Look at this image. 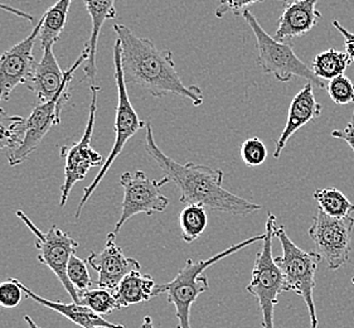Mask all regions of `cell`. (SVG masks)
I'll return each mask as SVG.
<instances>
[{
	"instance_id": "obj_19",
	"label": "cell",
	"mask_w": 354,
	"mask_h": 328,
	"mask_svg": "<svg viewBox=\"0 0 354 328\" xmlns=\"http://www.w3.org/2000/svg\"><path fill=\"white\" fill-rule=\"evenodd\" d=\"M86 9L91 17V36L86 46L88 47L90 56L86 61L84 72L86 79L90 81L91 85H95L96 75H97V66H96V52H97V42H99L100 32L104 27L105 21L116 18V0H84Z\"/></svg>"
},
{
	"instance_id": "obj_7",
	"label": "cell",
	"mask_w": 354,
	"mask_h": 328,
	"mask_svg": "<svg viewBox=\"0 0 354 328\" xmlns=\"http://www.w3.org/2000/svg\"><path fill=\"white\" fill-rule=\"evenodd\" d=\"M277 216L269 212L266 220L265 239L257 253L252 277L248 291L259 303L261 311L262 328H274V309L279 303V295L283 293V273L272 257V240H274V221Z\"/></svg>"
},
{
	"instance_id": "obj_17",
	"label": "cell",
	"mask_w": 354,
	"mask_h": 328,
	"mask_svg": "<svg viewBox=\"0 0 354 328\" xmlns=\"http://www.w3.org/2000/svg\"><path fill=\"white\" fill-rule=\"evenodd\" d=\"M67 80V71L62 72L57 61L53 46L43 47V56L37 62L36 70L29 82L30 91L36 95L37 102H46L53 99L62 89Z\"/></svg>"
},
{
	"instance_id": "obj_29",
	"label": "cell",
	"mask_w": 354,
	"mask_h": 328,
	"mask_svg": "<svg viewBox=\"0 0 354 328\" xmlns=\"http://www.w3.org/2000/svg\"><path fill=\"white\" fill-rule=\"evenodd\" d=\"M240 156L248 167H259L266 162L268 148L260 138L252 136L241 144Z\"/></svg>"
},
{
	"instance_id": "obj_37",
	"label": "cell",
	"mask_w": 354,
	"mask_h": 328,
	"mask_svg": "<svg viewBox=\"0 0 354 328\" xmlns=\"http://www.w3.org/2000/svg\"><path fill=\"white\" fill-rule=\"evenodd\" d=\"M351 282H352V284H353V286H354V277H353V278H352V280H351Z\"/></svg>"
},
{
	"instance_id": "obj_10",
	"label": "cell",
	"mask_w": 354,
	"mask_h": 328,
	"mask_svg": "<svg viewBox=\"0 0 354 328\" xmlns=\"http://www.w3.org/2000/svg\"><path fill=\"white\" fill-rule=\"evenodd\" d=\"M91 90V104L88 120L86 125L85 133L80 142L72 145L61 147L59 154L64 159V182L61 185V201L59 206L64 207L67 203L68 196L73 185L85 179L88 171L93 167L104 164V157L91 147L93 140L96 111H97V99H99L100 86L90 85Z\"/></svg>"
},
{
	"instance_id": "obj_34",
	"label": "cell",
	"mask_w": 354,
	"mask_h": 328,
	"mask_svg": "<svg viewBox=\"0 0 354 328\" xmlns=\"http://www.w3.org/2000/svg\"><path fill=\"white\" fill-rule=\"evenodd\" d=\"M0 9H1V10H4V12H8V13H12V15H17V17H21V18L26 19V21H35L33 15H28V13H26V12H21V10H19V9L10 7V6H7V4H3V3H0Z\"/></svg>"
},
{
	"instance_id": "obj_32",
	"label": "cell",
	"mask_w": 354,
	"mask_h": 328,
	"mask_svg": "<svg viewBox=\"0 0 354 328\" xmlns=\"http://www.w3.org/2000/svg\"><path fill=\"white\" fill-rule=\"evenodd\" d=\"M333 27L344 38V51L351 58V61L354 62V33L349 32L347 28H344L338 21H333Z\"/></svg>"
},
{
	"instance_id": "obj_6",
	"label": "cell",
	"mask_w": 354,
	"mask_h": 328,
	"mask_svg": "<svg viewBox=\"0 0 354 328\" xmlns=\"http://www.w3.org/2000/svg\"><path fill=\"white\" fill-rule=\"evenodd\" d=\"M113 64H115V81L118 87V107H116L115 124H113L115 142H113L111 152L109 153V157L101 165L99 173L96 174V177L93 179L90 185H87L84 190V194L76 210V216H75L76 220L80 219L82 208L85 207L87 201L90 200L93 193L96 191L101 181L105 179L107 172L111 168L115 159L120 156L129 139L133 138L140 129L147 125V122H142V119L138 116V113L135 111L134 107L131 105V101L129 99L127 80H125L122 64H121V44L119 39H116L113 46Z\"/></svg>"
},
{
	"instance_id": "obj_38",
	"label": "cell",
	"mask_w": 354,
	"mask_h": 328,
	"mask_svg": "<svg viewBox=\"0 0 354 328\" xmlns=\"http://www.w3.org/2000/svg\"><path fill=\"white\" fill-rule=\"evenodd\" d=\"M283 1H286V0H283Z\"/></svg>"
},
{
	"instance_id": "obj_20",
	"label": "cell",
	"mask_w": 354,
	"mask_h": 328,
	"mask_svg": "<svg viewBox=\"0 0 354 328\" xmlns=\"http://www.w3.org/2000/svg\"><path fill=\"white\" fill-rule=\"evenodd\" d=\"M156 283L151 275L140 271L129 273L120 284L113 291L119 309L148 302L156 297Z\"/></svg>"
},
{
	"instance_id": "obj_36",
	"label": "cell",
	"mask_w": 354,
	"mask_h": 328,
	"mask_svg": "<svg viewBox=\"0 0 354 328\" xmlns=\"http://www.w3.org/2000/svg\"><path fill=\"white\" fill-rule=\"evenodd\" d=\"M24 321H26V323L28 325L29 328H42L39 327V326L37 325L36 322H35V320H33L30 316H24Z\"/></svg>"
},
{
	"instance_id": "obj_33",
	"label": "cell",
	"mask_w": 354,
	"mask_h": 328,
	"mask_svg": "<svg viewBox=\"0 0 354 328\" xmlns=\"http://www.w3.org/2000/svg\"><path fill=\"white\" fill-rule=\"evenodd\" d=\"M332 136L335 139H340V140L346 142L351 147V149L354 152V111L347 127L342 130H333Z\"/></svg>"
},
{
	"instance_id": "obj_35",
	"label": "cell",
	"mask_w": 354,
	"mask_h": 328,
	"mask_svg": "<svg viewBox=\"0 0 354 328\" xmlns=\"http://www.w3.org/2000/svg\"><path fill=\"white\" fill-rule=\"evenodd\" d=\"M142 328H154V323L150 316H145L142 318Z\"/></svg>"
},
{
	"instance_id": "obj_12",
	"label": "cell",
	"mask_w": 354,
	"mask_h": 328,
	"mask_svg": "<svg viewBox=\"0 0 354 328\" xmlns=\"http://www.w3.org/2000/svg\"><path fill=\"white\" fill-rule=\"evenodd\" d=\"M353 228L354 219L352 216L335 219L324 214L319 208L313 216L309 236L329 271H339L349 262Z\"/></svg>"
},
{
	"instance_id": "obj_3",
	"label": "cell",
	"mask_w": 354,
	"mask_h": 328,
	"mask_svg": "<svg viewBox=\"0 0 354 328\" xmlns=\"http://www.w3.org/2000/svg\"><path fill=\"white\" fill-rule=\"evenodd\" d=\"M265 236H266L265 233L260 235L252 236L248 240L232 245L228 249L223 250L205 260L194 262L192 259H188L185 262V266L178 271L176 278L171 282L165 284H156V297L160 294H167L168 303L176 307V316L179 321L177 328H191L192 304L197 300L202 293L207 292L209 289L208 277L203 274L205 271L213 264L218 263L222 259L230 257L252 244L261 243Z\"/></svg>"
},
{
	"instance_id": "obj_31",
	"label": "cell",
	"mask_w": 354,
	"mask_h": 328,
	"mask_svg": "<svg viewBox=\"0 0 354 328\" xmlns=\"http://www.w3.org/2000/svg\"><path fill=\"white\" fill-rule=\"evenodd\" d=\"M262 1L265 0H221L218 7L214 10V15L217 18H223L227 15H242L250 6Z\"/></svg>"
},
{
	"instance_id": "obj_28",
	"label": "cell",
	"mask_w": 354,
	"mask_h": 328,
	"mask_svg": "<svg viewBox=\"0 0 354 328\" xmlns=\"http://www.w3.org/2000/svg\"><path fill=\"white\" fill-rule=\"evenodd\" d=\"M67 277L77 292H84L86 289L93 288V282L87 269V263L86 260H81L76 257V254L70 257L67 265Z\"/></svg>"
},
{
	"instance_id": "obj_4",
	"label": "cell",
	"mask_w": 354,
	"mask_h": 328,
	"mask_svg": "<svg viewBox=\"0 0 354 328\" xmlns=\"http://www.w3.org/2000/svg\"><path fill=\"white\" fill-rule=\"evenodd\" d=\"M274 235L279 239L283 255L275 257V262L283 273V293L294 292L304 300L310 328H318L317 308L314 303L315 274L323 260L318 251H305L291 240L283 225L274 221Z\"/></svg>"
},
{
	"instance_id": "obj_18",
	"label": "cell",
	"mask_w": 354,
	"mask_h": 328,
	"mask_svg": "<svg viewBox=\"0 0 354 328\" xmlns=\"http://www.w3.org/2000/svg\"><path fill=\"white\" fill-rule=\"evenodd\" d=\"M23 292L26 294L27 298L35 300L38 304L43 307L48 308L55 311L57 313L66 317L68 321L77 325L82 328H125L121 323H113L105 320L102 316L95 313L93 309L86 307L81 303H64V302H53V300H46L37 293L30 291L28 286H24L21 282H19Z\"/></svg>"
},
{
	"instance_id": "obj_13",
	"label": "cell",
	"mask_w": 354,
	"mask_h": 328,
	"mask_svg": "<svg viewBox=\"0 0 354 328\" xmlns=\"http://www.w3.org/2000/svg\"><path fill=\"white\" fill-rule=\"evenodd\" d=\"M42 28V17L32 33L0 55V102L8 101L18 85L28 86L36 70L33 48Z\"/></svg>"
},
{
	"instance_id": "obj_25",
	"label": "cell",
	"mask_w": 354,
	"mask_h": 328,
	"mask_svg": "<svg viewBox=\"0 0 354 328\" xmlns=\"http://www.w3.org/2000/svg\"><path fill=\"white\" fill-rule=\"evenodd\" d=\"M208 225L207 208L202 205H185L179 214V228L182 231V240L185 243H194L205 233Z\"/></svg>"
},
{
	"instance_id": "obj_5",
	"label": "cell",
	"mask_w": 354,
	"mask_h": 328,
	"mask_svg": "<svg viewBox=\"0 0 354 328\" xmlns=\"http://www.w3.org/2000/svg\"><path fill=\"white\" fill-rule=\"evenodd\" d=\"M242 17L254 32L259 51L257 64L262 71L272 75L280 82H289L292 78H301L319 89H326L323 80L314 75L312 67L297 56L292 44L277 41L275 37L270 36L262 28L255 15L248 12V9L242 13Z\"/></svg>"
},
{
	"instance_id": "obj_27",
	"label": "cell",
	"mask_w": 354,
	"mask_h": 328,
	"mask_svg": "<svg viewBox=\"0 0 354 328\" xmlns=\"http://www.w3.org/2000/svg\"><path fill=\"white\" fill-rule=\"evenodd\" d=\"M326 91L337 105L354 104L353 81L346 75H340L338 78L330 80L326 86Z\"/></svg>"
},
{
	"instance_id": "obj_9",
	"label": "cell",
	"mask_w": 354,
	"mask_h": 328,
	"mask_svg": "<svg viewBox=\"0 0 354 328\" xmlns=\"http://www.w3.org/2000/svg\"><path fill=\"white\" fill-rule=\"evenodd\" d=\"M15 214L17 217L21 219L24 225L30 230V233H33V235L36 236L38 262L48 266L50 271L55 273L57 279L66 289V292L68 293L72 300L78 303V292L67 277V265L70 262V257L77 251V242L56 225L50 226L47 233H43L21 210H18Z\"/></svg>"
},
{
	"instance_id": "obj_23",
	"label": "cell",
	"mask_w": 354,
	"mask_h": 328,
	"mask_svg": "<svg viewBox=\"0 0 354 328\" xmlns=\"http://www.w3.org/2000/svg\"><path fill=\"white\" fill-rule=\"evenodd\" d=\"M26 130V119L19 115H8L0 107V153L12 154L19 148Z\"/></svg>"
},
{
	"instance_id": "obj_1",
	"label": "cell",
	"mask_w": 354,
	"mask_h": 328,
	"mask_svg": "<svg viewBox=\"0 0 354 328\" xmlns=\"http://www.w3.org/2000/svg\"><path fill=\"white\" fill-rule=\"evenodd\" d=\"M113 30L120 41L127 84L138 86L154 98L173 93L192 101L194 107L203 104L205 95L198 86L185 85L178 75L171 51L158 50L151 39L136 36L121 23H115Z\"/></svg>"
},
{
	"instance_id": "obj_14",
	"label": "cell",
	"mask_w": 354,
	"mask_h": 328,
	"mask_svg": "<svg viewBox=\"0 0 354 328\" xmlns=\"http://www.w3.org/2000/svg\"><path fill=\"white\" fill-rule=\"evenodd\" d=\"M86 263L97 273V280L93 284L110 291H115L129 273L142 271L138 260L125 257L116 244V234L113 233L107 235L105 248L100 253L93 251L86 259Z\"/></svg>"
},
{
	"instance_id": "obj_15",
	"label": "cell",
	"mask_w": 354,
	"mask_h": 328,
	"mask_svg": "<svg viewBox=\"0 0 354 328\" xmlns=\"http://www.w3.org/2000/svg\"><path fill=\"white\" fill-rule=\"evenodd\" d=\"M313 86L314 85L310 82H306L304 87L294 96V99L291 101L286 125L275 144L274 157L277 159L280 158L289 139L298 131L299 129L303 128L304 125L312 122L314 119H317L322 115L323 105L319 104L315 99Z\"/></svg>"
},
{
	"instance_id": "obj_16",
	"label": "cell",
	"mask_w": 354,
	"mask_h": 328,
	"mask_svg": "<svg viewBox=\"0 0 354 328\" xmlns=\"http://www.w3.org/2000/svg\"><path fill=\"white\" fill-rule=\"evenodd\" d=\"M318 3L319 0H294L286 4L279 18L277 41H290L309 33L323 18L317 8Z\"/></svg>"
},
{
	"instance_id": "obj_24",
	"label": "cell",
	"mask_w": 354,
	"mask_h": 328,
	"mask_svg": "<svg viewBox=\"0 0 354 328\" xmlns=\"http://www.w3.org/2000/svg\"><path fill=\"white\" fill-rule=\"evenodd\" d=\"M313 197L318 203L319 210L335 219L348 217L354 211V205L347 196L334 187L319 188L314 191Z\"/></svg>"
},
{
	"instance_id": "obj_11",
	"label": "cell",
	"mask_w": 354,
	"mask_h": 328,
	"mask_svg": "<svg viewBox=\"0 0 354 328\" xmlns=\"http://www.w3.org/2000/svg\"><path fill=\"white\" fill-rule=\"evenodd\" d=\"M167 176L156 181L150 179L145 172H125L120 176V185L124 188V201L120 219L116 222L113 234L135 215H153L163 212L169 206V199L162 193V187L169 183Z\"/></svg>"
},
{
	"instance_id": "obj_30",
	"label": "cell",
	"mask_w": 354,
	"mask_h": 328,
	"mask_svg": "<svg viewBox=\"0 0 354 328\" xmlns=\"http://www.w3.org/2000/svg\"><path fill=\"white\" fill-rule=\"evenodd\" d=\"M23 289L19 280L8 279L0 283V307L12 309L18 307L23 300Z\"/></svg>"
},
{
	"instance_id": "obj_21",
	"label": "cell",
	"mask_w": 354,
	"mask_h": 328,
	"mask_svg": "<svg viewBox=\"0 0 354 328\" xmlns=\"http://www.w3.org/2000/svg\"><path fill=\"white\" fill-rule=\"evenodd\" d=\"M73 0H58L42 15V28L39 33L42 47L55 46L59 41V36L64 32L67 23L68 10Z\"/></svg>"
},
{
	"instance_id": "obj_8",
	"label": "cell",
	"mask_w": 354,
	"mask_h": 328,
	"mask_svg": "<svg viewBox=\"0 0 354 328\" xmlns=\"http://www.w3.org/2000/svg\"><path fill=\"white\" fill-rule=\"evenodd\" d=\"M88 56H90L88 47L85 44L84 52L78 56L75 64L67 70V80L56 96L46 102H37L32 114L28 119H26V130H24L23 142L18 149H15L7 157L8 162L12 167L23 163L39 147L44 136L50 133V129L61 122L62 107L70 99L68 85L75 76V72L77 71L81 64H86Z\"/></svg>"
},
{
	"instance_id": "obj_26",
	"label": "cell",
	"mask_w": 354,
	"mask_h": 328,
	"mask_svg": "<svg viewBox=\"0 0 354 328\" xmlns=\"http://www.w3.org/2000/svg\"><path fill=\"white\" fill-rule=\"evenodd\" d=\"M78 303L93 309L100 316L111 313L115 309H119L113 291L106 288H90L84 292H78Z\"/></svg>"
},
{
	"instance_id": "obj_22",
	"label": "cell",
	"mask_w": 354,
	"mask_h": 328,
	"mask_svg": "<svg viewBox=\"0 0 354 328\" xmlns=\"http://www.w3.org/2000/svg\"><path fill=\"white\" fill-rule=\"evenodd\" d=\"M351 62L352 61L346 52L329 48L313 58L312 70L319 79L330 81L340 75H344Z\"/></svg>"
},
{
	"instance_id": "obj_2",
	"label": "cell",
	"mask_w": 354,
	"mask_h": 328,
	"mask_svg": "<svg viewBox=\"0 0 354 328\" xmlns=\"http://www.w3.org/2000/svg\"><path fill=\"white\" fill-rule=\"evenodd\" d=\"M145 150L164 172V176L177 185L182 203H197L234 216H245L261 210L260 205L225 190L222 187L225 173L221 170L192 162L180 164L168 157L156 143L150 122L145 125Z\"/></svg>"
}]
</instances>
